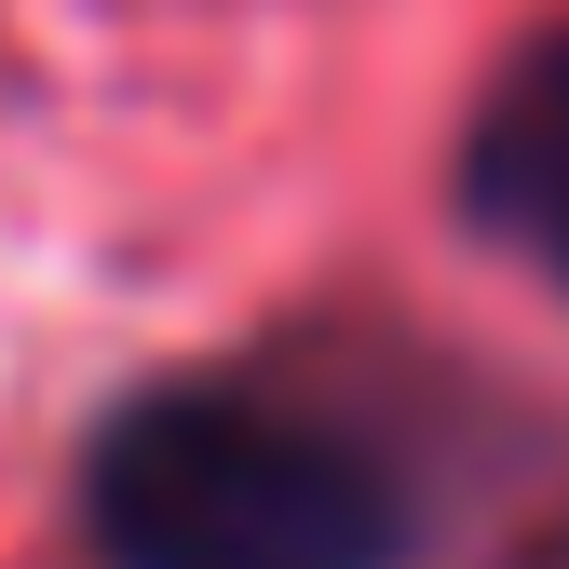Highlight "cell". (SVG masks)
Returning <instances> with one entry per match:
<instances>
[{
    "label": "cell",
    "instance_id": "1",
    "mask_svg": "<svg viewBox=\"0 0 569 569\" xmlns=\"http://www.w3.org/2000/svg\"><path fill=\"white\" fill-rule=\"evenodd\" d=\"M96 569H420L435 461L367 380L203 367L82 448Z\"/></svg>",
    "mask_w": 569,
    "mask_h": 569
},
{
    "label": "cell",
    "instance_id": "2",
    "mask_svg": "<svg viewBox=\"0 0 569 569\" xmlns=\"http://www.w3.org/2000/svg\"><path fill=\"white\" fill-rule=\"evenodd\" d=\"M461 177H475V218L569 284V41L516 54V82L475 109V163Z\"/></svg>",
    "mask_w": 569,
    "mask_h": 569
}]
</instances>
